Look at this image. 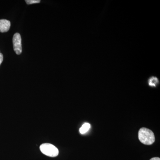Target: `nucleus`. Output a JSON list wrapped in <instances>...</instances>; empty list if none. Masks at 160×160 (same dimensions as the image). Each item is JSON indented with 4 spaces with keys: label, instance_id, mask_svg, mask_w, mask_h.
Returning <instances> with one entry per match:
<instances>
[{
    "label": "nucleus",
    "instance_id": "obj_9",
    "mask_svg": "<svg viewBox=\"0 0 160 160\" xmlns=\"http://www.w3.org/2000/svg\"><path fill=\"white\" fill-rule=\"evenodd\" d=\"M150 160H160V159L159 158L155 157L152 158L151 159H150Z\"/></svg>",
    "mask_w": 160,
    "mask_h": 160
},
{
    "label": "nucleus",
    "instance_id": "obj_1",
    "mask_svg": "<svg viewBox=\"0 0 160 160\" xmlns=\"http://www.w3.org/2000/svg\"><path fill=\"white\" fill-rule=\"evenodd\" d=\"M138 138L141 142L146 145H151L154 142V133L149 129L143 127L139 130Z\"/></svg>",
    "mask_w": 160,
    "mask_h": 160
},
{
    "label": "nucleus",
    "instance_id": "obj_4",
    "mask_svg": "<svg viewBox=\"0 0 160 160\" xmlns=\"http://www.w3.org/2000/svg\"><path fill=\"white\" fill-rule=\"evenodd\" d=\"M10 21L6 19L0 20V32H7L10 29Z\"/></svg>",
    "mask_w": 160,
    "mask_h": 160
},
{
    "label": "nucleus",
    "instance_id": "obj_2",
    "mask_svg": "<svg viewBox=\"0 0 160 160\" xmlns=\"http://www.w3.org/2000/svg\"><path fill=\"white\" fill-rule=\"evenodd\" d=\"M40 150L47 156L50 157H56L59 154V150L58 148L49 143H44L40 147Z\"/></svg>",
    "mask_w": 160,
    "mask_h": 160
},
{
    "label": "nucleus",
    "instance_id": "obj_7",
    "mask_svg": "<svg viewBox=\"0 0 160 160\" xmlns=\"http://www.w3.org/2000/svg\"><path fill=\"white\" fill-rule=\"evenodd\" d=\"M26 3L28 5H31V4H35V3H39L41 2L40 0H26Z\"/></svg>",
    "mask_w": 160,
    "mask_h": 160
},
{
    "label": "nucleus",
    "instance_id": "obj_5",
    "mask_svg": "<svg viewBox=\"0 0 160 160\" xmlns=\"http://www.w3.org/2000/svg\"><path fill=\"white\" fill-rule=\"evenodd\" d=\"M90 127H91V126H90V124H89V123H84L80 129V133L82 134H85V133H86V132L89 131Z\"/></svg>",
    "mask_w": 160,
    "mask_h": 160
},
{
    "label": "nucleus",
    "instance_id": "obj_3",
    "mask_svg": "<svg viewBox=\"0 0 160 160\" xmlns=\"http://www.w3.org/2000/svg\"><path fill=\"white\" fill-rule=\"evenodd\" d=\"M12 43L15 52L17 54H21L22 52V38L19 33H15L12 38Z\"/></svg>",
    "mask_w": 160,
    "mask_h": 160
},
{
    "label": "nucleus",
    "instance_id": "obj_8",
    "mask_svg": "<svg viewBox=\"0 0 160 160\" xmlns=\"http://www.w3.org/2000/svg\"><path fill=\"white\" fill-rule=\"evenodd\" d=\"M3 60V54L2 53L0 52V65L2 62Z\"/></svg>",
    "mask_w": 160,
    "mask_h": 160
},
{
    "label": "nucleus",
    "instance_id": "obj_6",
    "mask_svg": "<svg viewBox=\"0 0 160 160\" xmlns=\"http://www.w3.org/2000/svg\"><path fill=\"white\" fill-rule=\"evenodd\" d=\"M159 83L158 79L156 77H151L149 78L148 83L149 86L155 87L157 86Z\"/></svg>",
    "mask_w": 160,
    "mask_h": 160
}]
</instances>
